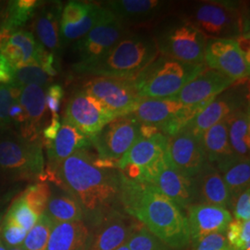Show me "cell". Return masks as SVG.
Segmentation results:
<instances>
[{
  "label": "cell",
  "instance_id": "obj_1",
  "mask_svg": "<svg viewBox=\"0 0 250 250\" xmlns=\"http://www.w3.org/2000/svg\"><path fill=\"white\" fill-rule=\"evenodd\" d=\"M88 149L74 152L63 161L52 183L71 195L80 205L83 222L93 230L109 215L124 212V173L96 163Z\"/></svg>",
  "mask_w": 250,
  "mask_h": 250
},
{
  "label": "cell",
  "instance_id": "obj_2",
  "mask_svg": "<svg viewBox=\"0 0 250 250\" xmlns=\"http://www.w3.org/2000/svg\"><path fill=\"white\" fill-rule=\"evenodd\" d=\"M122 205L132 217L173 250L191 242L188 215L154 186L127 178L124 174Z\"/></svg>",
  "mask_w": 250,
  "mask_h": 250
},
{
  "label": "cell",
  "instance_id": "obj_3",
  "mask_svg": "<svg viewBox=\"0 0 250 250\" xmlns=\"http://www.w3.org/2000/svg\"><path fill=\"white\" fill-rule=\"evenodd\" d=\"M159 55L149 30H130L103 58L76 72L134 81Z\"/></svg>",
  "mask_w": 250,
  "mask_h": 250
},
{
  "label": "cell",
  "instance_id": "obj_4",
  "mask_svg": "<svg viewBox=\"0 0 250 250\" xmlns=\"http://www.w3.org/2000/svg\"><path fill=\"white\" fill-rule=\"evenodd\" d=\"M149 32L161 56L192 65H203L207 38L177 11L159 19Z\"/></svg>",
  "mask_w": 250,
  "mask_h": 250
},
{
  "label": "cell",
  "instance_id": "obj_5",
  "mask_svg": "<svg viewBox=\"0 0 250 250\" xmlns=\"http://www.w3.org/2000/svg\"><path fill=\"white\" fill-rule=\"evenodd\" d=\"M206 38L237 40L250 35L249 20L238 2L196 1L183 5L177 11Z\"/></svg>",
  "mask_w": 250,
  "mask_h": 250
},
{
  "label": "cell",
  "instance_id": "obj_6",
  "mask_svg": "<svg viewBox=\"0 0 250 250\" xmlns=\"http://www.w3.org/2000/svg\"><path fill=\"white\" fill-rule=\"evenodd\" d=\"M206 68L159 55L134 79V86L142 99L172 98Z\"/></svg>",
  "mask_w": 250,
  "mask_h": 250
},
{
  "label": "cell",
  "instance_id": "obj_7",
  "mask_svg": "<svg viewBox=\"0 0 250 250\" xmlns=\"http://www.w3.org/2000/svg\"><path fill=\"white\" fill-rule=\"evenodd\" d=\"M44 170L41 139L30 141L12 130L0 133L1 175L15 181H40Z\"/></svg>",
  "mask_w": 250,
  "mask_h": 250
},
{
  "label": "cell",
  "instance_id": "obj_8",
  "mask_svg": "<svg viewBox=\"0 0 250 250\" xmlns=\"http://www.w3.org/2000/svg\"><path fill=\"white\" fill-rule=\"evenodd\" d=\"M117 117L99 99L80 88L68 99L62 122L91 138Z\"/></svg>",
  "mask_w": 250,
  "mask_h": 250
},
{
  "label": "cell",
  "instance_id": "obj_9",
  "mask_svg": "<svg viewBox=\"0 0 250 250\" xmlns=\"http://www.w3.org/2000/svg\"><path fill=\"white\" fill-rule=\"evenodd\" d=\"M130 32L112 14L99 22L88 34L74 44L77 62L73 65L74 72L103 58L117 43Z\"/></svg>",
  "mask_w": 250,
  "mask_h": 250
},
{
  "label": "cell",
  "instance_id": "obj_10",
  "mask_svg": "<svg viewBox=\"0 0 250 250\" xmlns=\"http://www.w3.org/2000/svg\"><path fill=\"white\" fill-rule=\"evenodd\" d=\"M141 124L132 114L117 117L91 137V144L99 158L118 161L140 138Z\"/></svg>",
  "mask_w": 250,
  "mask_h": 250
},
{
  "label": "cell",
  "instance_id": "obj_11",
  "mask_svg": "<svg viewBox=\"0 0 250 250\" xmlns=\"http://www.w3.org/2000/svg\"><path fill=\"white\" fill-rule=\"evenodd\" d=\"M81 89L99 99L118 117L134 112L142 99L134 81L127 79L94 76L86 81Z\"/></svg>",
  "mask_w": 250,
  "mask_h": 250
},
{
  "label": "cell",
  "instance_id": "obj_12",
  "mask_svg": "<svg viewBox=\"0 0 250 250\" xmlns=\"http://www.w3.org/2000/svg\"><path fill=\"white\" fill-rule=\"evenodd\" d=\"M247 107H250L247 82L235 83L231 87L219 94L185 128L200 140L202 134L211 126Z\"/></svg>",
  "mask_w": 250,
  "mask_h": 250
},
{
  "label": "cell",
  "instance_id": "obj_13",
  "mask_svg": "<svg viewBox=\"0 0 250 250\" xmlns=\"http://www.w3.org/2000/svg\"><path fill=\"white\" fill-rule=\"evenodd\" d=\"M204 63L207 68L224 73L234 83L249 80L250 62L242 52L236 40L208 38Z\"/></svg>",
  "mask_w": 250,
  "mask_h": 250
},
{
  "label": "cell",
  "instance_id": "obj_14",
  "mask_svg": "<svg viewBox=\"0 0 250 250\" xmlns=\"http://www.w3.org/2000/svg\"><path fill=\"white\" fill-rule=\"evenodd\" d=\"M99 5L130 30H149L173 6L171 2L161 0H110Z\"/></svg>",
  "mask_w": 250,
  "mask_h": 250
},
{
  "label": "cell",
  "instance_id": "obj_15",
  "mask_svg": "<svg viewBox=\"0 0 250 250\" xmlns=\"http://www.w3.org/2000/svg\"><path fill=\"white\" fill-rule=\"evenodd\" d=\"M165 159L173 170L188 178H194L207 162L201 141L187 128L168 136Z\"/></svg>",
  "mask_w": 250,
  "mask_h": 250
},
{
  "label": "cell",
  "instance_id": "obj_16",
  "mask_svg": "<svg viewBox=\"0 0 250 250\" xmlns=\"http://www.w3.org/2000/svg\"><path fill=\"white\" fill-rule=\"evenodd\" d=\"M45 146L47 164L40 181L52 183L56 172L63 161L74 152L88 149L92 144L90 137L82 134L72 125L62 122L56 138Z\"/></svg>",
  "mask_w": 250,
  "mask_h": 250
},
{
  "label": "cell",
  "instance_id": "obj_17",
  "mask_svg": "<svg viewBox=\"0 0 250 250\" xmlns=\"http://www.w3.org/2000/svg\"><path fill=\"white\" fill-rule=\"evenodd\" d=\"M45 51L32 33L17 31L13 34H0V55L13 69L39 65Z\"/></svg>",
  "mask_w": 250,
  "mask_h": 250
},
{
  "label": "cell",
  "instance_id": "obj_18",
  "mask_svg": "<svg viewBox=\"0 0 250 250\" xmlns=\"http://www.w3.org/2000/svg\"><path fill=\"white\" fill-rule=\"evenodd\" d=\"M187 211L191 242L211 233H224L232 220L231 211L218 206L197 203L188 208Z\"/></svg>",
  "mask_w": 250,
  "mask_h": 250
},
{
  "label": "cell",
  "instance_id": "obj_19",
  "mask_svg": "<svg viewBox=\"0 0 250 250\" xmlns=\"http://www.w3.org/2000/svg\"><path fill=\"white\" fill-rule=\"evenodd\" d=\"M233 83H235L224 73L206 68L172 99L178 100L184 106L195 105L208 99H214Z\"/></svg>",
  "mask_w": 250,
  "mask_h": 250
},
{
  "label": "cell",
  "instance_id": "obj_20",
  "mask_svg": "<svg viewBox=\"0 0 250 250\" xmlns=\"http://www.w3.org/2000/svg\"><path fill=\"white\" fill-rule=\"evenodd\" d=\"M138 224L125 212L109 215L93 229L89 250H116L127 242Z\"/></svg>",
  "mask_w": 250,
  "mask_h": 250
},
{
  "label": "cell",
  "instance_id": "obj_21",
  "mask_svg": "<svg viewBox=\"0 0 250 250\" xmlns=\"http://www.w3.org/2000/svg\"><path fill=\"white\" fill-rule=\"evenodd\" d=\"M167 141L168 136L161 133L155 134L149 138L140 137L118 161L117 168L123 170L126 166H134L140 170L142 174L143 170L164 160Z\"/></svg>",
  "mask_w": 250,
  "mask_h": 250
},
{
  "label": "cell",
  "instance_id": "obj_22",
  "mask_svg": "<svg viewBox=\"0 0 250 250\" xmlns=\"http://www.w3.org/2000/svg\"><path fill=\"white\" fill-rule=\"evenodd\" d=\"M19 101L26 117L20 134L30 141L40 140L46 116L45 88L35 84L24 86L21 90Z\"/></svg>",
  "mask_w": 250,
  "mask_h": 250
},
{
  "label": "cell",
  "instance_id": "obj_23",
  "mask_svg": "<svg viewBox=\"0 0 250 250\" xmlns=\"http://www.w3.org/2000/svg\"><path fill=\"white\" fill-rule=\"evenodd\" d=\"M151 185L185 211H187L191 206L197 203L193 178H188L179 173L167 162Z\"/></svg>",
  "mask_w": 250,
  "mask_h": 250
},
{
  "label": "cell",
  "instance_id": "obj_24",
  "mask_svg": "<svg viewBox=\"0 0 250 250\" xmlns=\"http://www.w3.org/2000/svg\"><path fill=\"white\" fill-rule=\"evenodd\" d=\"M193 180L197 203L223 207L229 210L230 195L214 164L207 161Z\"/></svg>",
  "mask_w": 250,
  "mask_h": 250
},
{
  "label": "cell",
  "instance_id": "obj_25",
  "mask_svg": "<svg viewBox=\"0 0 250 250\" xmlns=\"http://www.w3.org/2000/svg\"><path fill=\"white\" fill-rule=\"evenodd\" d=\"M93 230L83 221L54 223L46 250H89Z\"/></svg>",
  "mask_w": 250,
  "mask_h": 250
},
{
  "label": "cell",
  "instance_id": "obj_26",
  "mask_svg": "<svg viewBox=\"0 0 250 250\" xmlns=\"http://www.w3.org/2000/svg\"><path fill=\"white\" fill-rule=\"evenodd\" d=\"M62 11V3L53 2L39 10L34 23L37 42L45 50L55 56L62 49L61 40Z\"/></svg>",
  "mask_w": 250,
  "mask_h": 250
},
{
  "label": "cell",
  "instance_id": "obj_27",
  "mask_svg": "<svg viewBox=\"0 0 250 250\" xmlns=\"http://www.w3.org/2000/svg\"><path fill=\"white\" fill-rule=\"evenodd\" d=\"M184 105L178 100L168 99H142L131 114L143 125L160 127L167 123Z\"/></svg>",
  "mask_w": 250,
  "mask_h": 250
},
{
  "label": "cell",
  "instance_id": "obj_28",
  "mask_svg": "<svg viewBox=\"0 0 250 250\" xmlns=\"http://www.w3.org/2000/svg\"><path fill=\"white\" fill-rule=\"evenodd\" d=\"M200 141L206 160L209 163L217 164L235 157L229 143L226 120L208 129L202 134Z\"/></svg>",
  "mask_w": 250,
  "mask_h": 250
},
{
  "label": "cell",
  "instance_id": "obj_29",
  "mask_svg": "<svg viewBox=\"0 0 250 250\" xmlns=\"http://www.w3.org/2000/svg\"><path fill=\"white\" fill-rule=\"evenodd\" d=\"M225 120L233 155L239 159H250V107L235 111Z\"/></svg>",
  "mask_w": 250,
  "mask_h": 250
},
{
  "label": "cell",
  "instance_id": "obj_30",
  "mask_svg": "<svg viewBox=\"0 0 250 250\" xmlns=\"http://www.w3.org/2000/svg\"><path fill=\"white\" fill-rule=\"evenodd\" d=\"M224 179L230 195V202L243 191L250 188V159L232 157L226 161L214 164Z\"/></svg>",
  "mask_w": 250,
  "mask_h": 250
},
{
  "label": "cell",
  "instance_id": "obj_31",
  "mask_svg": "<svg viewBox=\"0 0 250 250\" xmlns=\"http://www.w3.org/2000/svg\"><path fill=\"white\" fill-rule=\"evenodd\" d=\"M44 214L52 223L83 222V213L79 203L62 189L57 188L47 202Z\"/></svg>",
  "mask_w": 250,
  "mask_h": 250
},
{
  "label": "cell",
  "instance_id": "obj_32",
  "mask_svg": "<svg viewBox=\"0 0 250 250\" xmlns=\"http://www.w3.org/2000/svg\"><path fill=\"white\" fill-rule=\"evenodd\" d=\"M110 12L103 9L99 4H95L88 15L80 22L72 25H61V40L63 46L78 41L82 37L88 34L90 31L99 22L108 18Z\"/></svg>",
  "mask_w": 250,
  "mask_h": 250
},
{
  "label": "cell",
  "instance_id": "obj_33",
  "mask_svg": "<svg viewBox=\"0 0 250 250\" xmlns=\"http://www.w3.org/2000/svg\"><path fill=\"white\" fill-rule=\"evenodd\" d=\"M214 99H208L195 105L184 106L167 123L159 127L160 132L166 136H171L177 134Z\"/></svg>",
  "mask_w": 250,
  "mask_h": 250
},
{
  "label": "cell",
  "instance_id": "obj_34",
  "mask_svg": "<svg viewBox=\"0 0 250 250\" xmlns=\"http://www.w3.org/2000/svg\"><path fill=\"white\" fill-rule=\"evenodd\" d=\"M50 82L51 77L48 76L39 65L33 64L13 69L12 81L10 84L21 89L32 84L45 88Z\"/></svg>",
  "mask_w": 250,
  "mask_h": 250
},
{
  "label": "cell",
  "instance_id": "obj_35",
  "mask_svg": "<svg viewBox=\"0 0 250 250\" xmlns=\"http://www.w3.org/2000/svg\"><path fill=\"white\" fill-rule=\"evenodd\" d=\"M38 2L36 0H17L9 3L8 16L4 23V32L9 33L13 29L22 25L34 16Z\"/></svg>",
  "mask_w": 250,
  "mask_h": 250
},
{
  "label": "cell",
  "instance_id": "obj_36",
  "mask_svg": "<svg viewBox=\"0 0 250 250\" xmlns=\"http://www.w3.org/2000/svg\"><path fill=\"white\" fill-rule=\"evenodd\" d=\"M53 223L45 214L38 217L35 226L27 232L22 250H46Z\"/></svg>",
  "mask_w": 250,
  "mask_h": 250
},
{
  "label": "cell",
  "instance_id": "obj_37",
  "mask_svg": "<svg viewBox=\"0 0 250 250\" xmlns=\"http://www.w3.org/2000/svg\"><path fill=\"white\" fill-rule=\"evenodd\" d=\"M21 196L31 210L39 217L45 212L47 202L51 196V188L47 182L39 181L28 187Z\"/></svg>",
  "mask_w": 250,
  "mask_h": 250
},
{
  "label": "cell",
  "instance_id": "obj_38",
  "mask_svg": "<svg viewBox=\"0 0 250 250\" xmlns=\"http://www.w3.org/2000/svg\"><path fill=\"white\" fill-rule=\"evenodd\" d=\"M130 250H173L139 224L126 242Z\"/></svg>",
  "mask_w": 250,
  "mask_h": 250
},
{
  "label": "cell",
  "instance_id": "obj_39",
  "mask_svg": "<svg viewBox=\"0 0 250 250\" xmlns=\"http://www.w3.org/2000/svg\"><path fill=\"white\" fill-rule=\"evenodd\" d=\"M225 232L232 250H250V221L241 222L232 218Z\"/></svg>",
  "mask_w": 250,
  "mask_h": 250
},
{
  "label": "cell",
  "instance_id": "obj_40",
  "mask_svg": "<svg viewBox=\"0 0 250 250\" xmlns=\"http://www.w3.org/2000/svg\"><path fill=\"white\" fill-rule=\"evenodd\" d=\"M5 216L19 224L27 232L35 226L38 220V217L31 210L21 195L12 201Z\"/></svg>",
  "mask_w": 250,
  "mask_h": 250
},
{
  "label": "cell",
  "instance_id": "obj_41",
  "mask_svg": "<svg viewBox=\"0 0 250 250\" xmlns=\"http://www.w3.org/2000/svg\"><path fill=\"white\" fill-rule=\"evenodd\" d=\"M21 90L11 84H0V133L10 130L9 107L14 100L19 99Z\"/></svg>",
  "mask_w": 250,
  "mask_h": 250
},
{
  "label": "cell",
  "instance_id": "obj_42",
  "mask_svg": "<svg viewBox=\"0 0 250 250\" xmlns=\"http://www.w3.org/2000/svg\"><path fill=\"white\" fill-rule=\"evenodd\" d=\"M26 234V231L19 224L4 216L0 227V239L6 249L21 247Z\"/></svg>",
  "mask_w": 250,
  "mask_h": 250
},
{
  "label": "cell",
  "instance_id": "obj_43",
  "mask_svg": "<svg viewBox=\"0 0 250 250\" xmlns=\"http://www.w3.org/2000/svg\"><path fill=\"white\" fill-rule=\"evenodd\" d=\"M94 6L91 2L70 1L62 9L61 25H72L85 18Z\"/></svg>",
  "mask_w": 250,
  "mask_h": 250
},
{
  "label": "cell",
  "instance_id": "obj_44",
  "mask_svg": "<svg viewBox=\"0 0 250 250\" xmlns=\"http://www.w3.org/2000/svg\"><path fill=\"white\" fill-rule=\"evenodd\" d=\"M192 250H232L224 233H211L192 242Z\"/></svg>",
  "mask_w": 250,
  "mask_h": 250
},
{
  "label": "cell",
  "instance_id": "obj_45",
  "mask_svg": "<svg viewBox=\"0 0 250 250\" xmlns=\"http://www.w3.org/2000/svg\"><path fill=\"white\" fill-rule=\"evenodd\" d=\"M232 210L234 220L250 221V189L248 188L230 202L229 211Z\"/></svg>",
  "mask_w": 250,
  "mask_h": 250
},
{
  "label": "cell",
  "instance_id": "obj_46",
  "mask_svg": "<svg viewBox=\"0 0 250 250\" xmlns=\"http://www.w3.org/2000/svg\"><path fill=\"white\" fill-rule=\"evenodd\" d=\"M64 96V90L60 84H51L45 93V106L50 110L51 116L59 115L61 103Z\"/></svg>",
  "mask_w": 250,
  "mask_h": 250
},
{
  "label": "cell",
  "instance_id": "obj_47",
  "mask_svg": "<svg viewBox=\"0 0 250 250\" xmlns=\"http://www.w3.org/2000/svg\"><path fill=\"white\" fill-rule=\"evenodd\" d=\"M9 118L11 125L18 126V127H20V129L25 124V122H26L25 112L21 107V105L19 101V99L14 100L13 103L11 104V106L9 107Z\"/></svg>",
  "mask_w": 250,
  "mask_h": 250
},
{
  "label": "cell",
  "instance_id": "obj_48",
  "mask_svg": "<svg viewBox=\"0 0 250 250\" xmlns=\"http://www.w3.org/2000/svg\"><path fill=\"white\" fill-rule=\"evenodd\" d=\"M61 127H62V123H61L60 115L51 116L50 123L46 125L44 128V130L42 131L43 138H44V141H42L43 144L45 145V144L53 141L59 133Z\"/></svg>",
  "mask_w": 250,
  "mask_h": 250
},
{
  "label": "cell",
  "instance_id": "obj_49",
  "mask_svg": "<svg viewBox=\"0 0 250 250\" xmlns=\"http://www.w3.org/2000/svg\"><path fill=\"white\" fill-rule=\"evenodd\" d=\"M159 133H161L160 129L156 125H143V124L140 125V137L149 138Z\"/></svg>",
  "mask_w": 250,
  "mask_h": 250
},
{
  "label": "cell",
  "instance_id": "obj_50",
  "mask_svg": "<svg viewBox=\"0 0 250 250\" xmlns=\"http://www.w3.org/2000/svg\"><path fill=\"white\" fill-rule=\"evenodd\" d=\"M116 250H130V249L128 248L127 244L125 243V244H124V245H122L120 248H118Z\"/></svg>",
  "mask_w": 250,
  "mask_h": 250
},
{
  "label": "cell",
  "instance_id": "obj_51",
  "mask_svg": "<svg viewBox=\"0 0 250 250\" xmlns=\"http://www.w3.org/2000/svg\"><path fill=\"white\" fill-rule=\"evenodd\" d=\"M3 218H4V215H3V209L0 208V227H1V224H2Z\"/></svg>",
  "mask_w": 250,
  "mask_h": 250
},
{
  "label": "cell",
  "instance_id": "obj_52",
  "mask_svg": "<svg viewBox=\"0 0 250 250\" xmlns=\"http://www.w3.org/2000/svg\"><path fill=\"white\" fill-rule=\"evenodd\" d=\"M7 250H22L21 247H16V248H8Z\"/></svg>",
  "mask_w": 250,
  "mask_h": 250
},
{
  "label": "cell",
  "instance_id": "obj_53",
  "mask_svg": "<svg viewBox=\"0 0 250 250\" xmlns=\"http://www.w3.org/2000/svg\"><path fill=\"white\" fill-rule=\"evenodd\" d=\"M0 250H7V249L5 248V246L3 245V243L1 241V239H0Z\"/></svg>",
  "mask_w": 250,
  "mask_h": 250
}]
</instances>
